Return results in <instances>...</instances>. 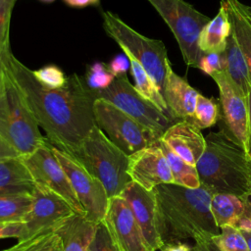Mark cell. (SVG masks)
<instances>
[{"instance_id":"1","label":"cell","mask_w":251,"mask_h":251,"mask_svg":"<svg viewBox=\"0 0 251 251\" xmlns=\"http://www.w3.org/2000/svg\"><path fill=\"white\" fill-rule=\"evenodd\" d=\"M6 67L24 100L47 140L56 148L73 155L94 126L93 92L84 77L73 74L56 89L41 84L33 71L17 59L12 51L6 55Z\"/></svg>"},{"instance_id":"2","label":"cell","mask_w":251,"mask_h":251,"mask_svg":"<svg viewBox=\"0 0 251 251\" xmlns=\"http://www.w3.org/2000/svg\"><path fill=\"white\" fill-rule=\"evenodd\" d=\"M156 197V227L163 244L220 233L210 210L214 192L204 185L188 188L164 183L153 189Z\"/></svg>"},{"instance_id":"3","label":"cell","mask_w":251,"mask_h":251,"mask_svg":"<svg viewBox=\"0 0 251 251\" xmlns=\"http://www.w3.org/2000/svg\"><path fill=\"white\" fill-rule=\"evenodd\" d=\"M205 139L204 153L196 164L200 183L214 193L239 197L251 190V161L228 132L222 128Z\"/></svg>"},{"instance_id":"4","label":"cell","mask_w":251,"mask_h":251,"mask_svg":"<svg viewBox=\"0 0 251 251\" xmlns=\"http://www.w3.org/2000/svg\"><path fill=\"white\" fill-rule=\"evenodd\" d=\"M72 156L104 185L109 198L121 195L131 181L127 174L128 156L97 126Z\"/></svg>"},{"instance_id":"5","label":"cell","mask_w":251,"mask_h":251,"mask_svg":"<svg viewBox=\"0 0 251 251\" xmlns=\"http://www.w3.org/2000/svg\"><path fill=\"white\" fill-rule=\"evenodd\" d=\"M0 136L20 157L31 154L48 142L7 67L0 88Z\"/></svg>"},{"instance_id":"6","label":"cell","mask_w":251,"mask_h":251,"mask_svg":"<svg viewBox=\"0 0 251 251\" xmlns=\"http://www.w3.org/2000/svg\"><path fill=\"white\" fill-rule=\"evenodd\" d=\"M103 26L106 33L128 57L137 61L163 93L168 66L165 44L158 39L142 35L126 25L116 14L103 12Z\"/></svg>"},{"instance_id":"7","label":"cell","mask_w":251,"mask_h":251,"mask_svg":"<svg viewBox=\"0 0 251 251\" xmlns=\"http://www.w3.org/2000/svg\"><path fill=\"white\" fill-rule=\"evenodd\" d=\"M173 32L184 63L198 68L201 51L198 40L211 20L184 0H147Z\"/></svg>"},{"instance_id":"8","label":"cell","mask_w":251,"mask_h":251,"mask_svg":"<svg viewBox=\"0 0 251 251\" xmlns=\"http://www.w3.org/2000/svg\"><path fill=\"white\" fill-rule=\"evenodd\" d=\"M93 113L96 126L127 156L160 139L143 125L101 98L94 99Z\"/></svg>"},{"instance_id":"9","label":"cell","mask_w":251,"mask_h":251,"mask_svg":"<svg viewBox=\"0 0 251 251\" xmlns=\"http://www.w3.org/2000/svg\"><path fill=\"white\" fill-rule=\"evenodd\" d=\"M94 99L101 98L150 129L158 138L173 125V120L146 100L132 85L127 76L115 77L104 90L92 91Z\"/></svg>"},{"instance_id":"10","label":"cell","mask_w":251,"mask_h":251,"mask_svg":"<svg viewBox=\"0 0 251 251\" xmlns=\"http://www.w3.org/2000/svg\"><path fill=\"white\" fill-rule=\"evenodd\" d=\"M53 152L63 167L85 216L96 223L105 217L109 197L104 185L72 155L54 147Z\"/></svg>"},{"instance_id":"11","label":"cell","mask_w":251,"mask_h":251,"mask_svg":"<svg viewBox=\"0 0 251 251\" xmlns=\"http://www.w3.org/2000/svg\"><path fill=\"white\" fill-rule=\"evenodd\" d=\"M21 159L36 183L42 184L55 191L66 199L77 214L85 215L49 141L31 154L21 157Z\"/></svg>"},{"instance_id":"12","label":"cell","mask_w":251,"mask_h":251,"mask_svg":"<svg viewBox=\"0 0 251 251\" xmlns=\"http://www.w3.org/2000/svg\"><path fill=\"white\" fill-rule=\"evenodd\" d=\"M219 88L220 101L226 130L231 138L248 154L249 111L247 97L232 81L226 72L211 75Z\"/></svg>"},{"instance_id":"13","label":"cell","mask_w":251,"mask_h":251,"mask_svg":"<svg viewBox=\"0 0 251 251\" xmlns=\"http://www.w3.org/2000/svg\"><path fill=\"white\" fill-rule=\"evenodd\" d=\"M31 196L32 206L24 220L27 238L52 230L60 222L76 213L66 199L42 184L35 182Z\"/></svg>"},{"instance_id":"14","label":"cell","mask_w":251,"mask_h":251,"mask_svg":"<svg viewBox=\"0 0 251 251\" xmlns=\"http://www.w3.org/2000/svg\"><path fill=\"white\" fill-rule=\"evenodd\" d=\"M102 222L121 251H153L146 242L127 202L121 195L109 198Z\"/></svg>"},{"instance_id":"15","label":"cell","mask_w":251,"mask_h":251,"mask_svg":"<svg viewBox=\"0 0 251 251\" xmlns=\"http://www.w3.org/2000/svg\"><path fill=\"white\" fill-rule=\"evenodd\" d=\"M127 174L131 181L149 191L160 184L174 183L169 163L158 140L128 156Z\"/></svg>"},{"instance_id":"16","label":"cell","mask_w":251,"mask_h":251,"mask_svg":"<svg viewBox=\"0 0 251 251\" xmlns=\"http://www.w3.org/2000/svg\"><path fill=\"white\" fill-rule=\"evenodd\" d=\"M127 202L143 236L153 251L161 249V241L156 227V197L153 190H146L137 183L130 181L121 193Z\"/></svg>"},{"instance_id":"17","label":"cell","mask_w":251,"mask_h":251,"mask_svg":"<svg viewBox=\"0 0 251 251\" xmlns=\"http://www.w3.org/2000/svg\"><path fill=\"white\" fill-rule=\"evenodd\" d=\"M161 139L176 155L195 167L206 147V139L201 129L193 123L184 120L174 123Z\"/></svg>"},{"instance_id":"18","label":"cell","mask_w":251,"mask_h":251,"mask_svg":"<svg viewBox=\"0 0 251 251\" xmlns=\"http://www.w3.org/2000/svg\"><path fill=\"white\" fill-rule=\"evenodd\" d=\"M199 94L184 77L174 72L171 64L168 66L163 95L173 119L191 122Z\"/></svg>"},{"instance_id":"19","label":"cell","mask_w":251,"mask_h":251,"mask_svg":"<svg viewBox=\"0 0 251 251\" xmlns=\"http://www.w3.org/2000/svg\"><path fill=\"white\" fill-rule=\"evenodd\" d=\"M99 223L83 214L75 213L53 227L62 242L63 251H88Z\"/></svg>"},{"instance_id":"20","label":"cell","mask_w":251,"mask_h":251,"mask_svg":"<svg viewBox=\"0 0 251 251\" xmlns=\"http://www.w3.org/2000/svg\"><path fill=\"white\" fill-rule=\"evenodd\" d=\"M35 181L21 157L0 160V195L32 193Z\"/></svg>"},{"instance_id":"21","label":"cell","mask_w":251,"mask_h":251,"mask_svg":"<svg viewBox=\"0 0 251 251\" xmlns=\"http://www.w3.org/2000/svg\"><path fill=\"white\" fill-rule=\"evenodd\" d=\"M231 34V24L224 2L216 17L209 21V23L201 30L198 45L203 53L211 52H225L226 47V40Z\"/></svg>"},{"instance_id":"22","label":"cell","mask_w":251,"mask_h":251,"mask_svg":"<svg viewBox=\"0 0 251 251\" xmlns=\"http://www.w3.org/2000/svg\"><path fill=\"white\" fill-rule=\"evenodd\" d=\"M225 52L226 57V73L247 97L251 91V74L245 57L232 31L226 40Z\"/></svg>"},{"instance_id":"23","label":"cell","mask_w":251,"mask_h":251,"mask_svg":"<svg viewBox=\"0 0 251 251\" xmlns=\"http://www.w3.org/2000/svg\"><path fill=\"white\" fill-rule=\"evenodd\" d=\"M230 24L231 31L245 57L251 74V20L244 13L239 0H223Z\"/></svg>"},{"instance_id":"24","label":"cell","mask_w":251,"mask_h":251,"mask_svg":"<svg viewBox=\"0 0 251 251\" xmlns=\"http://www.w3.org/2000/svg\"><path fill=\"white\" fill-rule=\"evenodd\" d=\"M210 210L216 225L236 226L244 213L241 197L230 193H214L210 203Z\"/></svg>"},{"instance_id":"25","label":"cell","mask_w":251,"mask_h":251,"mask_svg":"<svg viewBox=\"0 0 251 251\" xmlns=\"http://www.w3.org/2000/svg\"><path fill=\"white\" fill-rule=\"evenodd\" d=\"M129 61L130 72L135 82L134 87L136 88V90L146 100L152 103L157 109H159L162 113H164L166 116L173 120L161 90L158 88V86L154 83V81L151 79V77L137 61L132 58H129Z\"/></svg>"},{"instance_id":"26","label":"cell","mask_w":251,"mask_h":251,"mask_svg":"<svg viewBox=\"0 0 251 251\" xmlns=\"http://www.w3.org/2000/svg\"><path fill=\"white\" fill-rule=\"evenodd\" d=\"M158 144L162 149L172 172L174 183L188 188H198L201 183L195 166H191L176 155L161 138Z\"/></svg>"},{"instance_id":"27","label":"cell","mask_w":251,"mask_h":251,"mask_svg":"<svg viewBox=\"0 0 251 251\" xmlns=\"http://www.w3.org/2000/svg\"><path fill=\"white\" fill-rule=\"evenodd\" d=\"M31 206V193L0 195V223L24 222Z\"/></svg>"},{"instance_id":"28","label":"cell","mask_w":251,"mask_h":251,"mask_svg":"<svg viewBox=\"0 0 251 251\" xmlns=\"http://www.w3.org/2000/svg\"><path fill=\"white\" fill-rule=\"evenodd\" d=\"M219 251H249L247 242L241 231L232 226H223L220 233L211 237Z\"/></svg>"},{"instance_id":"29","label":"cell","mask_w":251,"mask_h":251,"mask_svg":"<svg viewBox=\"0 0 251 251\" xmlns=\"http://www.w3.org/2000/svg\"><path fill=\"white\" fill-rule=\"evenodd\" d=\"M219 119L218 104L210 98L201 94L198 95L194 108L191 123L196 125L200 129L213 126Z\"/></svg>"},{"instance_id":"30","label":"cell","mask_w":251,"mask_h":251,"mask_svg":"<svg viewBox=\"0 0 251 251\" xmlns=\"http://www.w3.org/2000/svg\"><path fill=\"white\" fill-rule=\"evenodd\" d=\"M84 79L91 91H101L112 84L115 75L111 73L107 65L101 62H95L87 68Z\"/></svg>"},{"instance_id":"31","label":"cell","mask_w":251,"mask_h":251,"mask_svg":"<svg viewBox=\"0 0 251 251\" xmlns=\"http://www.w3.org/2000/svg\"><path fill=\"white\" fill-rule=\"evenodd\" d=\"M16 0H0V55L5 56L10 48V22Z\"/></svg>"},{"instance_id":"32","label":"cell","mask_w":251,"mask_h":251,"mask_svg":"<svg viewBox=\"0 0 251 251\" xmlns=\"http://www.w3.org/2000/svg\"><path fill=\"white\" fill-rule=\"evenodd\" d=\"M33 75L41 84L52 89L62 87L67 80L62 70L54 65L45 66L37 71H33Z\"/></svg>"},{"instance_id":"33","label":"cell","mask_w":251,"mask_h":251,"mask_svg":"<svg viewBox=\"0 0 251 251\" xmlns=\"http://www.w3.org/2000/svg\"><path fill=\"white\" fill-rule=\"evenodd\" d=\"M208 75L216 73L226 72V52H211L201 53L198 62V68Z\"/></svg>"},{"instance_id":"34","label":"cell","mask_w":251,"mask_h":251,"mask_svg":"<svg viewBox=\"0 0 251 251\" xmlns=\"http://www.w3.org/2000/svg\"><path fill=\"white\" fill-rule=\"evenodd\" d=\"M88 251H121L114 242L103 222L99 223L94 239Z\"/></svg>"},{"instance_id":"35","label":"cell","mask_w":251,"mask_h":251,"mask_svg":"<svg viewBox=\"0 0 251 251\" xmlns=\"http://www.w3.org/2000/svg\"><path fill=\"white\" fill-rule=\"evenodd\" d=\"M17 238L18 241L28 239L26 237V229L24 222H8L0 223V239Z\"/></svg>"},{"instance_id":"36","label":"cell","mask_w":251,"mask_h":251,"mask_svg":"<svg viewBox=\"0 0 251 251\" xmlns=\"http://www.w3.org/2000/svg\"><path fill=\"white\" fill-rule=\"evenodd\" d=\"M31 251H63L60 237L52 231L46 234Z\"/></svg>"},{"instance_id":"37","label":"cell","mask_w":251,"mask_h":251,"mask_svg":"<svg viewBox=\"0 0 251 251\" xmlns=\"http://www.w3.org/2000/svg\"><path fill=\"white\" fill-rule=\"evenodd\" d=\"M109 70L115 75V77H120L126 75V72L130 69L129 58L125 54L121 53L116 55L108 65Z\"/></svg>"},{"instance_id":"38","label":"cell","mask_w":251,"mask_h":251,"mask_svg":"<svg viewBox=\"0 0 251 251\" xmlns=\"http://www.w3.org/2000/svg\"><path fill=\"white\" fill-rule=\"evenodd\" d=\"M53 230V229H52ZM52 230H49V231H46V232H43V233H40V234H37V235H34L28 239H25V240H22V241H18L15 245L7 248V249H4V250H1V251H31L32 248L46 235L48 234L50 231Z\"/></svg>"},{"instance_id":"39","label":"cell","mask_w":251,"mask_h":251,"mask_svg":"<svg viewBox=\"0 0 251 251\" xmlns=\"http://www.w3.org/2000/svg\"><path fill=\"white\" fill-rule=\"evenodd\" d=\"M161 251H199V249L196 246L192 247L187 243L176 241V242L165 244L161 248Z\"/></svg>"},{"instance_id":"40","label":"cell","mask_w":251,"mask_h":251,"mask_svg":"<svg viewBox=\"0 0 251 251\" xmlns=\"http://www.w3.org/2000/svg\"><path fill=\"white\" fill-rule=\"evenodd\" d=\"M12 157H20L19 154L11 147L9 146L3 138L0 136V160L12 158Z\"/></svg>"},{"instance_id":"41","label":"cell","mask_w":251,"mask_h":251,"mask_svg":"<svg viewBox=\"0 0 251 251\" xmlns=\"http://www.w3.org/2000/svg\"><path fill=\"white\" fill-rule=\"evenodd\" d=\"M196 247L199 251H219L211 240V237H203L195 240Z\"/></svg>"},{"instance_id":"42","label":"cell","mask_w":251,"mask_h":251,"mask_svg":"<svg viewBox=\"0 0 251 251\" xmlns=\"http://www.w3.org/2000/svg\"><path fill=\"white\" fill-rule=\"evenodd\" d=\"M243 205H244V213L243 215L250 221L251 223V190L244 193L241 196Z\"/></svg>"},{"instance_id":"43","label":"cell","mask_w":251,"mask_h":251,"mask_svg":"<svg viewBox=\"0 0 251 251\" xmlns=\"http://www.w3.org/2000/svg\"><path fill=\"white\" fill-rule=\"evenodd\" d=\"M68 5L76 8H83L91 5H97L99 0H64Z\"/></svg>"},{"instance_id":"44","label":"cell","mask_w":251,"mask_h":251,"mask_svg":"<svg viewBox=\"0 0 251 251\" xmlns=\"http://www.w3.org/2000/svg\"><path fill=\"white\" fill-rule=\"evenodd\" d=\"M248 102V111H249V141H248V158L251 161V91L247 96Z\"/></svg>"},{"instance_id":"45","label":"cell","mask_w":251,"mask_h":251,"mask_svg":"<svg viewBox=\"0 0 251 251\" xmlns=\"http://www.w3.org/2000/svg\"><path fill=\"white\" fill-rule=\"evenodd\" d=\"M6 55L5 56H1L0 55V88L2 86V83H3V80H4V76H5V73H6V65H5Z\"/></svg>"},{"instance_id":"46","label":"cell","mask_w":251,"mask_h":251,"mask_svg":"<svg viewBox=\"0 0 251 251\" xmlns=\"http://www.w3.org/2000/svg\"><path fill=\"white\" fill-rule=\"evenodd\" d=\"M240 231H241L242 235L244 236V238H245V240L247 242L249 251H251V229H242Z\"/></svg>"},{"instance_id":"47","label":"cell","mask_w":251,"mask_h":251,"mask_svg":"<svg viewBox=\"0 0 251 251\" xmlns=\"http://www.w3.org/2000/svg\"><path fill=\"white\" fill-rule=\"evenodd\" d=\"M241 7H242L244 13L246 14V16L251 20V6H247V5H245V4L242 3V4H241Z\"/></svg>"},{"instance_id":"48","label":"cell","mask_w":251,"mask_h":251,"mask_svg":"<svg viewBox=\"0 0 251 251\" xmlns=\"http://www.w3.org/2000/svg\"><path fill=\"white\" fill-rule=\"evenodd\" d=\"M42 2H45V3H50V2H53L54 0H41Z\"/></svg>"}]
</instances>
